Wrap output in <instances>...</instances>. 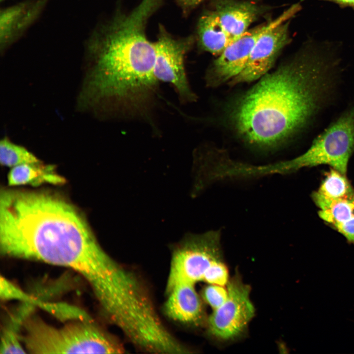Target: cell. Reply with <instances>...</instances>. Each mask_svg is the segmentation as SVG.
<instances>
[{
	"label": "cell",
	"instance_id": "obj_12",
	"mask_svg": "<svg viewBox=\"0 0 354 354\" xmlns=\"http://www.w3.org/2000/svg\"><path fill=\"white\" fill-rule=\"evenodd\" d=\"M215 12L233 40L247 30L261 13L255 3L234 0H219L215 3Z\"/></svg>",
	"mask_w": 354,
	"mask_h": 354
},
{
	"label": "cell",
	"instance_id": "obj_17",
	"mask_svg": "<svg viewBox=\"0 0 354 354\" xmlns=\"http://www.w3.org/2000/svg\"><path fill=\"white\" fill-rule=\"evenodd\" d=\"M315 192L324 198L331 200L354 197V189L346 175L334 169L326 174L318 191Z\"/></svg>",
	"mask_w": 354,
	"mask_h": 354
},
{
	"label": "cell",
	"instance_id": "obj_14",
	"mask_svg": "<svg viewBox=\"0 0 354 354\" xmlns=\"http://www.w3.org/2000/svg\"><path fill=\"white\" fill-rule=\"evenodd\" d=\"M55 166L36 164H24L12 167L8 175L9 185L29 184L34 186L43 183L61 184L65 179L56 172Z\"/></svg>",
	"mask_w": 354,
	"mask_h": 354
},
{
	"label": "cell",
	"instance_id": "obj_13",
	"mask_svg": "<svg viewBox=\"0 0 354 354\" xmlns=\"http://www.w3.org/2000/svg\"><path fill=\"white\" fill-rule=\"evenodd\" d=\"M199 43L206 51L219 56L233 39L223 27L215 11L206 12L199 20Z\"/></svg>",
	"mask_w": 354,
	"mask_h": 354
},
{
	"label": "cell",
	"instance_id": "obj_9",
	"mask_svg": "<svg viewBox=\"0 0 354 354\" xmlns=\"http://www.w3.org/2000/svg\"><path fill=\"white\" fill-rule=\"evenodd\" d=\"M289 21L274 25L257 40L243 70L228 83L231 86L260 79L273 66L282 49L290 42Z\"/></svg>",
	"mask_w": 354,
	"mask_h": 354
},
{
	"label": "cell",
	"instance_id": "obj_22",
	"mask_svg": "<svg viewBox=\"0 0 354 354\" xmlns=\"http://www.w3.org/2000/svg\"><path fill=\"white\" fill-rule=\"evenodd\" d=\"M203 0H177L181 8L184 10L196 6Z\"/></svg>",
	"mask_w": 354,
	"mask_h": 354
},
{
	"label": "cell",
	"instance_id": "obj_21",
	"mask_svg": "<svg viewBox=\"0 0 354 354\" xmlns=\"http://www.w3.org/2000/svg\"><path fill=\"white\" fill-rule=\"evenodd\" d=\"M334 227L343 235L349 242L354 243V216Z\"/></svg>",
	"mask_w": 354,
	"mask_h": 354
},
{
	"label": "cell",
	"instance_id": "obj_7",
	"mask_svg": "<svg viewBox=\"0 0 354 354\" xmlns=\"http://www.w3.org/2000/svg\"><path fill=\"white\" fill-rule=\"evenodd\" d=\"M228 296L225 302L207 320L210 334L221 340L235 339L243 333L255 315L250 299V287L235 275L227 283Z\"/></svg>",
	"mask_w": 354,
	"mask_h": 354
},
{
	"label": "cell",
	"instance_id": "obj_15",
	"mask_svg": "<svg viewBox=\"0 0 354 354\" xmlns=\"http://www.w3.org/2000/svg\"><path fill=\"white\" fill-rule=\"evenodd\" d=\"M312 196L320 209V217L333 227L354 216V197L331 200L324 198L316 192L313 193Z\"/></svg>",
	"mask_w": 354,
	"mask_h": 354
},
{
	"label": "cell",
	"instance_id": "obj_16",
	"mask_svg": "<svg viewBox=\"0 0 354 354\" xmlns=\"http://www.w3.org/2000/svg\"><path fill=\"white\" fill-rule=\"evenodd\" d=\"M32 303L26 302L22 308L13 315L5 326L1 335L0 354L26 353L21 344L20 329L28 319Z\"/></svg>",
	"mask_w": 354,
	"mask_h": 354
},
{
	"label": "cell",
	"instance_id": "obj_3",
	"mask_svg": "<svg viewBox=\"0 0 354 354\" xmlns=\"http://www.w3.org/2000/svg\"><path fill=\"white\" fill-rule=\"evenodd\" d=\"M23 340L32 354H118L123 349L91 320L57 328L38 319H27Z\"/></svg>",
	"mask_w": 354,
	"mask_h": 354
},
{
	"label": "cell",
	"instance_id": "obj_4",
	"mask_svg": "<svg viewBox=\"0 0 354 354\" xmlns=\"http://www.w3.org/2000/svg\"><path fill=\"white\" fill-rule=\"evenodd\" d=\"M354 151V108L346 112L320 134L305 153L290 160L268 164L267 171L270 175H284L303 167L327 164L346 175Z\"/></svg>",
	"mask_w": 354,
	"mask_h": 354
},
{
	"label": "cell",
	"instance_id": "obj_10",
	"mask_svg": "<svg viewBox=\"0 0 354 354\" xmlns=\"http://www.w3.org/2000/svg\"><path fill=\"white\" fill-rule=\"evenodd\" d=\"M51 0H24L0 10V50L4 52L39 18Z\"/></svg>",
	"mask_w": 354,
	"mask_h": 354
},
{
	"label": "cell",
	"instance_id": "obj_23",
	"mask_svg": "<svg viewBox=\"0 0 354 354\" xmlns=\"http://www.w3.org/2000/svg\"><path fill=\"white\" fill-rule=\"evenodd\" d=\"M329 1L337 4L341 7H350L354 9V0H321Z\"/></svg>",
	"mask_w": 354,
	"mask_h": 354
},
{
	"label": "cell",
	"instance_id": "obj_8",
	"mask_svg": "<svg viewBox=\"0 0 354 354\" xmlns=\"http://www.w3.org/2000/svg\"><path fill=\"white\" fill-rule=\"evenodd\" d=\"M296 4L293 5L274 20L247 30L232 41L218 56L206 75L208 87H216L229 83L238 75L245 67L257 40L267 30L290 19L299 10Z\"/></svg>",
	"mask_w": 354,
	"mask_h": 354
},
{
	"label": "cell",
	"instance_id": "obj_2",
	"mask_svg": "<svg viewBox=\"0 0 354 354\" xmlns=\"http://www.w3.org/2000/svg\"><path fill=\"white\" fill-rule=\"evenodd\" d=\"M0 251L69 267L85 278L97 271L106 255L84 213L67 198L14 189L0 192Z\"/></svg>",
	"mask_w": 354,
	"mask_h": 354
},
{
	"label": "cell",
	"instance_id": "obj_20",
	"mask_svg": "<svg viewBox=\"0 0 354 354\" xmlns=\"http://www.w3.org/2000/svg\"><path fill=\"white\" fill-rule=\"evenodd\" d=\"M0 296L3 300L17 299L33 302L34 299L4 277L0 279Z\"/></svg>",
	"mask_w": 354,
	"mask_h": 354
},
{
	"label": "cell",
	"instance_id": "obj_6",
	"mask_svg": "<svg viewBox=\"0 0 354 354\" xmlns=\"http://www.w3.org/2000/svg\"><path fill=\"white\" fill-rule=\"evenodd\" d=\"M154 42L155 59L153 74L159 82L171 84L182 102H191L197 97L192 90L186 76L185 56L192 46L191 36L177 38L162 25Z\"/></svg>",
	"mask_w": 354,
	"mask_h": 354
},
{
	"label": "cell",
	"instance_id": "obj_25",
	"mask_svg": "<svg viewBox=\"0 0 354 354\" xmlns=\"http://www.w3.org/2000/svg\"><path fill=\"white\" fill-rule=\"evenodd\" d=\"M5 0H0V1H4Z\"/></svg>",
	"mask_w": 354,
	"mask_h": 354
},
{
	"label": "cell",
	"instance_id": "obj_5",
	"mask_svg": "<svg viewBox=\"0 0 354 354\" xmlns=\"http://www.w3.org/2000/svg\"><path fill=\"white\" fill-rule=\"evenodd\" d=\"M219 231L188 236L173 252L166 288L204 281L210 268L224 261Z\"/></svg>",
	"mask_w": 354,
	"mask_h": 354
},
{
	"label": "cell",
	"instance_id": "obj_18",
	"mask_svg": "<svg viewBox=\"0 0 354 354\" xmlns=\"http://www.w3.org/2000/svg\"><path fill=\"white\" fill-rule=\"evenodd\" d=\"M0 162L3 166L12 168L22 164L42 162L25 147L4 138L0 141Z\"/></svg>",
	"mask_w": 354,
	"mask_h": 354
},
{
	"label": "cell",
	"instance_id": "obj_11",
	"mask_svg": "<svg viewBox=\"0 0 354 354\" xmlns=\"http://www.w3.org/2000/svg\"><path fill=\"white\" fill-rule=\"evenodd\" d=\"M166 291L164 308L169 318L193 325L202 323L205 317L204 307L194 285L177 284L166 288Z\"/></svg>",
	"mask_w": 354,
	"mask_h": 354
},
{
	"label": "cell",
	"instance_id": "obj_19",
	"mask_svg": "<svg viewBox=\"0 0 354 354\" xmlns=\"http://www.w3.org/2000/svg\"><path fill=\"white\" fill-rule=\"evenodd\" d=\"M204 300L213 309H216L221 306L227 299V289L215 284H209L202 291Z\"/></svg>",
	"mask_w": 354,
	"mask_h": 354
},
{
	"label": "cell",
	"instance_id": "obj_1",
	"mask_svg": "<svg viewBox=\"0 0 354 354\" xmlns=\"http://www.w3.org/2000/svg\"><path fill=\"white\" fill-rule=\"evenodd\" d=\"M332 48L311 40L293 59L261 78L230 112L236 133L252 147L268 149L302 129L331 88Z\"/></svg>",
	"mask_w": 354,
	"mask_h": 354
},
{
	"label": "cell",
	"instance_id": "obj_24",
	"mask_svg": "<svg viewBox=\"0 0 354 354\" xmlns=\"http://www.w3.org/2000/svg\"><path fill=\"white\" fill-rule=\"evenodd\" d=\"M221 152L220 151V152H217L216 154H215L213 156V159L217 154L220 153ZM211 161H212V160H211ZM210 164V163H209V165H208V166L209 167ZM208 168H209V167H208ZM208 169H207V170H208ZM207 175H208V178H209V180H211L210 179V178H209V177L208 170V172H207Z\"/></svg>",
	"mask_w": 354,
	"mask_h": 354
}]
</instances>
